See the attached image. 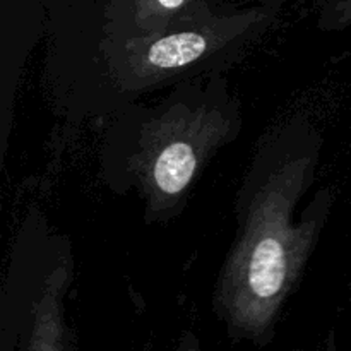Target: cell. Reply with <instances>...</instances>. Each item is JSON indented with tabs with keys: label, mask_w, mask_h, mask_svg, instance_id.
Wrapping results in <instances>:
<instances>
[{
	"label": "cell",
	"mask_w": 351,
	"mask_h": 351,
	"mask_svg": "<svg viewBox=\"0 0 351 351\" xmlns=\"http://www.w3.org/2000/svg\"><path fill=\"white\" fill-rule=\"evenodd\" d=\"M2 288V351H79L65 298L74 283L71 242L33 209L12 242Z\"/></svg>",
	"instance_id": "277c9868"
},
{
	"label": "cell",
	"mask_w": 351,
	"mask_h": 351,
	"mask_svg": "<svg viewBox=\"0 0 351 351\" xmlns=\"http://www.w3.org/2000/svg\"><path fill=\"white\" fill-rule=\"evenodd\" d=\"M202 3L215 5L211 0H103L101 64L103 53L110 48L153 36Z\"/></svg>",
	"instance_id": "5b68a950"
},
{
	"label": "cell",
	"mask_w": 351,
	"mask_h": 351,
	"mask_svg": "<svg viewBox=\"0 0 351 351\" xmlns=\"http://www.w3.org/2000/svg\"><path fill=\"white\" fill-rule=\"evenodd\" d=\"M322 146L321 129L304 112L257 141L233 201L235 239L213 291V311L232 341L269 345L300 287L336 202L335 187L324 185L297 218L317 178Z\"/></svg>",
	"instance_id": "6da1fadb"
},
{
	"label": "cell",
	"mask_w": 351,
	"mask_h": 351,
	"mask_svg": "<svg viewBox=\"0 0 351 351\" xmlns=\"http://www.w3.org/2000/svg\"><path fill=\"white\" fill-rule=\"evenodd\" d=\"M280 2H283V0H259V3H263V5H271V7H278L280 5Z\"/></svg>",
	"instance_id": "ba28073f"
},
{
	"label": "cell",
	"mask_w": 351,
	"mask_h": 351,
	"mask_svg": "<svg viewBox=\"0 0 351 351\" xmlns=\"http://www.w3.org/2000/svg\"><path fill=\"white\" fill-rule=\"evenodd\" d=\"M112 120L103 146L106 182L134 189L144 221L165 225L180 218L209 163L239 139L243 108L226 74H213L173 86L153 106L129 103Z\"/></svg>",
	"instance_id": "7a4b0ae2"
},
{
	"label": "cell",
	"mask_w": 351,
	"mask_h": 351,
	"mask_svg": "<svg viewBox=\"0 0 351 351\" xmlns=\"http://www.w3.org/2000/svg\"><path fill=\"white\" fill-rule=\"evenodd\" d=\"M317 27L321 31H343L351 27V0H324Z\"/></svg>",
	"instance_id": "8992f818"
},
{
	"label": "cell",
	"mask_w": 351,
	"mask_h": 351,
	"mask_svg": "<svg viewBox=\"0 0 351 351\" xmlns=\"http://www.w3.org/2000/svg\"><path fill=\"white\" fill-rule=\"evenodd\" d=\"M171 351H202L201 343H199L197 336L192 331H184L178 336L177 343H175Z\"/></svg>",
	"instance_id": "52a82bcc"
},
{
	"label": "cell",
	"mask_w": 351,
	"mask_h": 351,
	"mask_svg": "<svg viewBox=\"0 0 351 351\" xmlns=\"http://www.w3.org/2000/svg\"><path fill=\"white\" fill-rule=\"evenodd\" d=\"M278 24V7L223 10L202 3L144 40L110 48L103 71L120 106L180 82L226 74Z\"/></svg>",
	"instance_id": "3957f363"
}]
</instances>
